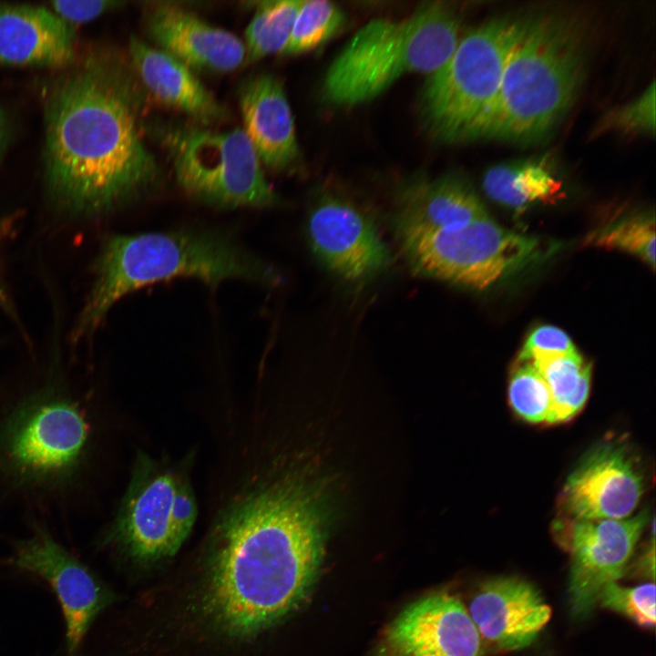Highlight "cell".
I'll return each mask as SVG.
<instances>
[{"label":"cell","mask_w":656,"mask_h":656,"mask_svg":"<svg viewBox=\"0 0 656 656\" xmlns=\"http://www.w3.org/2000/svg\"><path fill=\"white\" fill-rule=\"evenodd\" d=\"M345 15L335 4L326 0L301 2L282 56L309 52L333 37L343 26Z\"/></svg>","instance_id":"cell-26"},{"label":"cell","mask_w":656,"mask_h":656,"mask_svg":"<svg viewBox=\"0 0 656 656\" xmlns=\"http://www.w3.org/2000/svg\"><path fill=\"white\" fill-rule=\"evenodd\" d=\"M145 24L157 48L193 71L226 73L244 65L246 50L241 40L180 6L154 5L147 10Z\"/></svg>","instance_id":"cell-17"},{"label":"cell","mask_w":656,"mask_h":656,"mask_svg":"<svg viewBox=\"0 0 656 656\" xmlns=\"http://www.w3.org/2000/svg\"><path fill=\"white\" fill-rule=\"evenodd\" d=\"M598 601L610 610L621 613L638 625H655V585L653 582L636 587H623L617 582L607 585Z\"/></svg>","instance_id":"cell-28"},{"label":"cell","mask_w":656,"mask_h":656,"mask_svg":"<svg viewBox=\"0 0 656 656\" xmlns=\"http://www.w3.org/2000/svg\"><path fill=\"white\" fill-rule=\"evenodd\" d=\"M75 38L49 9L0 4V64L66 67L76 59Z\"/></svg>","instance_id":"cell-19"},{"label":"cell","mask_w":656,"mask_h":656,"mask_svg":"<svg viewBox=\"0 0 656 656\" xmlns=\"http://www.w3.org/2000/svg\"><path fill=\"white\" fill-rule=\"evenodd\" d=\"M396 227L416 271L477 291L510 277L539 255L538 239L504 228L489 216L452 229Z\"/></svg>","instance_id":"cell-8"},{"label":"cell","mask_w":656,"mask_h":656,"mask_svg":"<svg viewBox=\"0 0 656 656\" xmlns=\"http://www.w3.org/2000/svg\"><path fill=\"white\" fill-rule=\"evenodd\" d=\"M507 395L512 410L531 424H552L549 389L531 362L517 360L510 374Z\"/></svg>","instance_id":"cell-27"},{"label":"cell","mask_w":656,"mask_h":656,"mask_svg":"<svg viewBox=\"0 0 656 656\" xmlns=\"http://www.w3.org/2000/svg\"><path fill=\"white\" fill-rule=\"evenodd\" d=\"M88 426L73 400L43 391L23 402L0 429V466L22 484L50 485L78 468Z\"/></svg>","instance_id":"cell-9"},{"label":"cell","mask_w":656,"mask_h":656,"mask_svg":"<svg viewBox=\"0 0 656 656\" xmlns=\"http://www.w3.org/2000/svg\"><path fill=\"white\" fill-rule=\"evenodd\" d=\"M385 640L404 656H484L482 639L467 609L446 591L404 609L388 626Z\"/></svg>","instance_id":"cell-14"},{"label":"cell","mask_w":656,"mask_h":656,"mask_svg":"<svg viewBox=\"0 0 656 656\" xmlns=\"http://www.w3.org/2000/svg\"><path fill=\"white\" fill-rule=\"evenodd\" d=\"M144 128L168 154L179 185L197 200L224 209L278 204L242 128L217 131L180 122L144 123Z\"/></svg>","instance_id":"cell-7"},{"label":"cell","mask_w":656,"mask_h":656,"mask_svg":"<svg viewBox=\"0 0 656 656\" xmlns=\"http://www.w3.org/2000/svg\"><path fill=\"white\" fill-rule=\"evenodd\" d=\"M95 282L71 334L90 335L121 297L175 277H194L215 286L228 279L262 284L276 282L273 270L225 233L180 230L114 235L95 263Z\"/></svg>","instance_id":"cell-3"},{"label":"cell","mask_w":656,"mask_h":656,"mask_svg":"<svg viewBox=\"0 0 656 656\" xmlns=\"http://www.w3.org/2000/svg\"><path fill=\"white\" fill-rule=\"evenodd\" d=\"M584 59L583 37L574 23L549 15L523 19L476 139L529 144L545 138L576 99Z\"/></svg>","instance_id":"cell-4"},{"label":"cell","mask_w":656,"mask_h":656,"mask_svg":"<svg viewBox=\"0 0 656 656\" xmlns=\"http://www.w3.org/2000/svg\"><path fill=\"white\" fill-rule=\"evenodd\" d=\"M19 217L16 214L3 218L0 220V246L14 231L15 224ZM0 307L8 314V316L19 323L17 313L11 298L5 289V283L0 275Z\"/></svg>","instance_id":"cell-33"},{"label":"cell","mask_w":656,"mask_h":656,"mask_svg":"<svg viewBox=\"0 0 656 656\" xmlns=\"http://www.w3.org/2000/svg\"><path fill=\"white\" fill-rule=\"evenodd\" d=\"M523 19L499 16L460 37L450 57L427 76L420 109L427 128L445 142L474 140L500 86Z\"/></svg>","instance_id":"cell-6"},{"label":"cell","mask_w":656,"mask_h":656,"mask_svg":"<svg viewBox=\"0 0 656 656\" xmlns=\"http://www.w3.org/2000/svg\"><path fill=\"white\" fill-rule=\"evenodd\" d=\"M528 362L538 369L549 389L552 424L565 423L577 415L589 395L591 364L577 350Z\"/></svg>","instance_id":"cell-23"},{"label":"cell","mask_w":656,"mask_h":656,"mask_svg":"<svg viewBox=\"0 0 656 656\" xmlns=\"http://www.w3.org/2000/svg\"><path fill=\"white\" fill-rule=\"evenodd\" d=\"M459 31L456 13L436 2L402 20L368 22L330 65L323 83V100L356 106L378 97L405 75H430L450 57Z\"/></svg>","instance_id":"cell-5"},{"label":"cell","mask_w":656,"mask_h":656,"mask_svg":"<svg viewBox=\"0 0 656 656\" xmlns=\"http://www.w3.org/2000/svg\"><path fill=\"white\" fill-rule=\"evenodd\" d=\"M8 121L5 113L0 108V155L7 141Z\"/></svg>","instance_id":"cell-34"},{"label":"cell","mask_w":656,"mask_h":656,"mask_svg":"<svg viewBox=\"0 0 656 656\" xmlns=\"http://www.w3.org/2000/svg\"><path fill=\"white\" fill-rule=\"evenodd\" d=\"M586 244L619 250L639 257L655 268V220L648 211L628 214L588 235Z\"/></svg>","instance_id":"cell-25"},{"label":"cell","mask_w":656,"mask_h":656,"mask_svg":"<svg viewBox=\"0 0 656 656\" xmlns=\"http://www.w3.org/2000/svg\"><path fill=\"white\" fill-rule=\"evenodd\" d=\"M124 2L105 0L55 1L54 13L68 24L87 23L98 15L123 5Z\"/></svg>","instance_id":"cell-32"},{"label":"cell","mask_w":656,"mask_h":656,"mask_svg":"<svg viewBox=\"0 0 656 656\" xmlns=\"http://www.w3.org/2000/svg\"><path fill=\"white\" fill-rule=\"evenodd\" d=\"M197 516L194 496L189 486L178 481L173 497L170 525L177 548L189 535Z\"/></svg>","instance_id":"cell-31"},{"label":"cell","mask_w":656,"mask_h":656,"mask_svg":"<svg viewBox=\"0 0 656 656\" xmlns=\"http://www.w3.org/2000/svg\"><path fill=\"white\" fill-rule=\"evenodd\" d=\"M570 337L552 325H540L528 335L518 354L519 361H533L539 357L576 351Z\"/></svg>","instance_id":"cell-30"},{"label":"cell","mask_w":656,"mask_h":656,"mask_svg":"<svg viewBox=\"0 0 656 656\" xmlns=\"http://www.w3.org/2000/svg\"><path fill=\"white\" fill-rule=\"evenodd\" d=\"M487 216L472 184L466 178L451 173L407 189L396 226L444 230Z\"/></svg>","instance_id":"cell-21"},{"label":"cell","mask_w":656,"mask_h":656,"mask_svg":"<svg viewBox=\"0 0 656 656\" xmlns=\"http://www.w3.org/2000/svg\"><path fill=\"white\" fill-rule=\"evenodd\" d=\"M45 180L67 214L98 217L150 195L160 167L143 138L144 94L130 61L97 48L44 93Z\"/></svg>","instance_id":"cell-1"},{"label":"cell","mask_w":656,"mask_h":656,"mask_svg":"<svg viewBox=\"0 0 656 656\" xmlns=\"http://www.w3.org/2000/svg\"><path fill=\"white\" fill-rule=\"evenodd\" d=\"M128 53L139 83L162 104L184 113L203 127L228 118V109L194 71L180 61L136 36L129 39Z\"/></svg>","instance_id":"cell-20"},{"label":"cell","mask_w":656,"mask_h":656,"mask_svg":"<svg viewBox=\"0 0 656 656\" xmlns=\"http://www.w3.org/2000/svg\"><path fill=\"white\" fill-rule=\"evenodd\" d=\"M243 130L261 165L288 171L300 160L292 109L282 82L263 73L244 81L239 92Z\"/></svg>","instance_id":"cell-18"},{"label":"cell","mask_w":656,"mask_h":656,"mask_svg":"<svg viewBox=\"0 0 656 656\" xmlns=\"http://www.w3.org/2000/svg\"><path fill=\"white\" fill-rule=\"evenodd\" d=\"M467 610L481 639L508 651L529 646L551 617V609L539 591L516 577L482 582Z\"/></svg>","instance_id":"cell-16"},{"label":"cell","mask_w":656,"mask_h":656,"mask_svg":"<svg viewBox=\"0 0 656 656\" xmlns=\"http://www.w3.org/2000/svg\"><path fill=\"white\" fill-rule=\"evenodd\" d=\"M307 232L320 261L347 282H364L389 261L388 248L373 220L347 200L322 198L310 211Z\"/></svg>","instance_id":"cell-13"},{"label":"cell","mask_w":656,"mask_h":656,"mask_svg":"<svg viewBox=\"0 0 656 656\" xmlns=\"http://www.w3.org/2000/svg\"><path fill=\"white\" fill-rule=\"evenodd\" d=\"M626 133L653 135L655 132V83L641 96L611 112L605 122Z\"/></svg>","instance_id":"cell-29"},{"label":"cell","mask_w":656,"mask_h":656,"mask_svg":"<svg viewBox=\"0 0 656 656\" xmlns=\"http://www.w3.org/2000/svg\"><path fill=\"white\" fill-rule=\"evenodd\" d=\"M9 563L50 585L65 619L67 656H78L92 621L110 600L104 586L85 564L39 527L28 538L15 544Z\"/></svg>","instance_id":"cell-12"},{"label":"cell","mask_w":656,"mask_h":656,"mask_svg":"<svg viewBox=\"0 0 656 656\" xmlns=\"http://www.w3.org/2000/svg\"><path fill=\"white\" fill-rule=\"evenodd\" d=\"M560 182L542 161L517 159L489 168L483 178V189L495 202L521 211L536 202L553 199Z\"/></svg>","instance_id":"cell-22"},{"label":"cell","mask_w":656,"mask_h":656,"mask_svg":"<svg viewBox=\"0 0 656 656\" xmlns=\"http://www.w3.org/2000/svg\"><path fill=\"white\" fill-rule=\"evenodd\" d=\"M645 489L631 446L620 439L592 446L568 476L560 495L564 518L620 519L632 515Z\"/></svg>","instance_id":"cell-11"},{"label":"cell","mask_w":656,"mask_h":656,"mask_svg":"<svg viewBox=\"0 0 656 656\" xmlns=\"http://www.w3.org/2000/svg\"><path fill=\"white\" fill-rule=\"evenodd\" d=\"M562 518L554 528L570 555V611L575 618L583 619L598 602L601 590L624 574L650 514L643 509L620 519Z\"/></svg>","instance_id":"cell-10"},{"label":"cell","mask_w":656,"mask_h":656,"mask_svg":"<svg viewBox=\"0 0 656 656\" xmlns=\"http://www.w3.org/2000/svg\"><path fill=\"white\" fill-rule=\"evenodd\" d=\"M177 483L148 460L135 474L110 535L133 558L155 560L178 549L170 525Z\"/></svg>","instance_id":"cell-15"},{"label":"cell","mask_w":656,"mask_h":656,"mask_svg":"<svg viewBox=\"0 0 656 656\" xmlns=\"http://www.w3.org/2000/svg\"><path fill=\"white\" fill-rule=\"evenodd\" d=\"M302 0L259 2L245 30L244 65L269 55L282 53L285 47Z\"/></svg>","instance_id":"cell-24"},{"label":"cell","mask_w":656,"mask_h":656,"mask_svg":"<svg viewBox=\"0 0 656 656\" xmlns=\"http://www.w3.org/2000/svg\"><path fill=\"white\" fill-rule=\"evenodd\" d=\"M220 532L206 604L224 630L254 634L306 597L323 539L313 504L299 485L285 482L252 494L230 512Z\"/></svg>","instance_id":"cell-2"}]
</instances>
